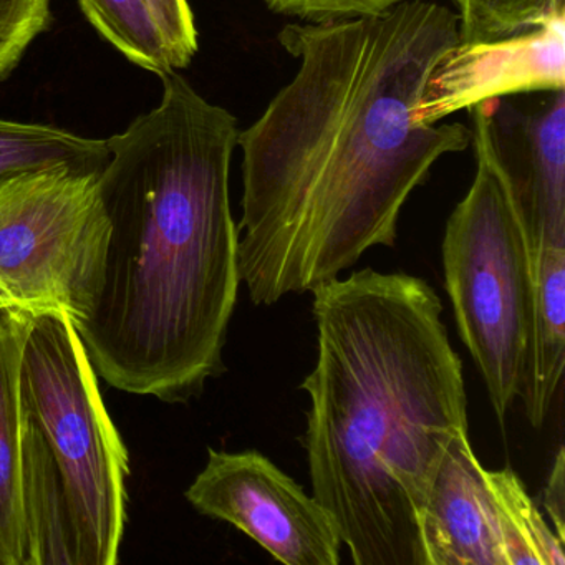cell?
I'll return each mask as SVG.
<instances>
[{"instance_id":"cell-16","label":"cell","mask_w":565,"mask_h":565,"mask_svg":"<svg viewBox=\"0 0 565 565\" xmlns=\"http://www.w3.org/2000/svg\"><path fill=\"white\" fill-rule=\"evenodd\" d=\"M459 42L511 38L565 14V0H455Z\"/></svg>"},{"instance_id":"cell-21","label":"cell","mask_w":565,"mask_h":565,"mask_svg":"<svg viewBox=\"0 0 565 565\" xmlns=\"http://www.w3.org/2000/svg\"><path fill=\"white\" fill-rule=\"evenodd\" d=\"M299 2L300 0H266V4L274 12L292 15V18H297V14H299Z\"/></svg>"},{"instance_id":"cell-18","label":"cell","mask_w":565,"mask_h":565,"mask_svg":"<svg viewBox=\"0 0 565 565\" xmlns=\"http://www.w3.org/2000/svg\"><path fill=\"white\" fill-rule=\"evenodd\" d=\"M173 57L174 71L184 68L198 52V32L188 0H145Z\"/></svg>"},{"instance_id":"cell-13","label":"cell","mask_w":565,"mask_h":565,"mask_svg":"<svg viewBox=\"0 0 565 565\" xmlns=\"http://www.w3.org/2000/svg\"><path fill=\"white\" fill-rule=\"evenodd\" d=\"M108 160L107 140H90L49 125L0 120V184L55 168L102 174Z\"/></svg>"},{"instance_id":"cell-19","label":"cell","mask_w":565,"mask_h":565,"mask_svg":"<svg viewBox=\"0 0 565 565\" xmlns=\"http://www.w3.org/2000/svg\"><path fill=\"white\" fill-rule=\"evenodd\" d=\"M408 0H300L299 14L302 21L316 22L327 19L375 15Z\"/></svg>"},{"instance_id":"cell-3","label":"cell","mask_w":565,"mask_h":565,"mask_svg":"<svg viewBox=\"0 0 565 565\" xmlns=\"http://www.w3.org/2000/svg\"><path fill=\"white\" fill-rule=\"evenodd\" d=\"M319 355L303 448L313 498L355 565H428L422 519L468 431L462 362L422 277L356 270L313 287Z\"/></svg>"},{"instance_id":"cell-12","label":"cell","mask_w":565,"mask_h":565,"mask_svg":"<svg viewBox=\"0 0 565 565\" xmlns=\"http://www.w3.org/2000/svg\"><path fill=\"white\" fill-rule=\"evenodd\" d=\"M565 365V247H545L534 259V296L521 398L525 416L541 428Z\"/></svg>"},{"instance_id":"cell-8","label":"cell","mask_w":565,"mask_h":565,"mask_svg":"<svg viewBox=\"0 0 565 565\" xmlns=\"http://www.w3.org/2000/svg\"><path fill=\"white\" fill-rule=\"evenodd\" d=\"M489 137L532 263L565 247V92L488 102Z\"/></svg>"},{"instance_id":"cell-20","label":"cell","mask_w":565,"mask_h":565,"mask_svg":"<svg viewBox=\"0 0 565 565\" xmlns=\"http://www.w3.org/2000/svg\"><path fill=\"white\" fill-rule=\"evenodd\" d=\"M544 505L552 519L555 535L564 542V512H565V458L564 448H558L548 476L547 486L544 491Z\"/></svg>"},{"instance_id":"cell-1","label":"cell","mask_w":565,"mask_h":565,"mask_svg":"<svg viewBox=\"0 0 565 565\" xmlns=\"http://www.w3.org/2000/svg\"><path fill=\"white\" fill-rule=\"evenodd\" d=\"M279 42L296 77L237 138L239 273L254 306L340 277L393 247L408 198L465 125L415 118L429 75L459 42L456 12L408 0L382 14L294 22Z\"/></svg>"},{"instance_id":"cell-4","label":"cell","mask_w":565,"mask_h":565,"mask_svg":"<svg viewBox=\"0 0 565 565\" xmlns=\"http://www.w3.org/2000/svg\"><path fill=\"white\" fill-rule=\"evenodd\" d=\"M21 405L31 564H118L128 452L67 313H32Z\"/></svg>"},{"instance_id":"cell-2","label":"cell","mask_w":565,"mask_h":565,"mask_svg":"<svg viewBox=\"0 0 565 565\" xmlns=\"http://www.w3.org/2000/svg\"><path fill=\"white\" fill-rule=\"evenodd\" d=\"M160 78L161 104L107 140L104 274L74 327L114 388L186 403L224 372L243 282L230 201L239 130L177 71Z\"/></svg>"},{"instance_id":"cell-15","label":"cell","mask_w":565,"mask_h":565,"mask_svg":"<svg viewBox=\"0 0 565 565\" xmlns=\"http://www.w3.org/2000/svg\"><path fill=\"white\" fill-rule=\"evenodd\" d=\"M94 28L128 61L158 77L174 71L173 57L145 0H81Z\"/></svg>"},{"instance_id":"cell-5","label":"cell","mask_w":565,"mask_h":565,"mask_svg":"<svg viewBox=\"0 0 565 565\" xmlns=\"http://www.w3.org/2000/svg\"><path fill=\"white\" fill-rule=\"evenodd\" d=\"M468 111L476 177L446 223L443 267L459 335L504 422L524 386L534 263L492 150L488 102Z\"/></svg>"},{"instance_id":"cell-17","label":"cell","mask_w":565,"mask_h":565,"mask_svg":"<svg viewBox=\"0 0 565 565\" xmlns=\"http://www.w3.org/2000/svg\"><path fill=\"white\" fill-rule=\"evenodd\" d=\"M51 0H0V81L51 24Z\"/></svg>"},{"instance_id":"cell-11","label":"cell","mask_w":565,"mask_h":565,"mask_svg":"<svg viewBox=\"0 0 565 565\" xmlns=\"http://www.w3.org/2000/svg\"><path fill=\"white\" fill-rule=\"evenodd\" d=\"M32 313L0 306V565H29L22 479V353Z\"/></svg>"},{"instance_id":"cell-14","label":"cell","mask_w":565,"mask_h":565,"mask_svg":"<svg viewBox=\"0 0 565 565\" xmlns=\"http://www.w3.org/2000/svg\"><path fill=\"white\" fill-rule=\"evenodd\" d=\"M484 479L504 565H564V542L548 527L521 478L504 468L484 469Z\"/></svg>"},{"instance_id":"cell-7","label":"cell","mask_w":565,"mask_h":565,"mask_svg":"<svg viewBox=\"0 0 565 565\" xmlns=\"http://www.w3.org/2000/svg\"><path fill=\"white\" fill-rule=\"evenodd\" d=\"M186 499L201 514L249 535L282 564H340L342 539L329 512L259 451L210 449Z\"/></svg>"},{"instance_id":"cell-10","label":"cell","mask_w":565,"mask_h":565,"mask_svg":"<svg viewBox=\"0 0 565 565\" xmlns=\"http://www.w3.org/2000/svg\"><path fill=\"white\" fill-rule=\"evenodd\" d=\"M428 565H504L484 468L459 431L433 479L422 519Z\"/></svg>"},{"instance_id":"cell-9","label":"cell","mask_w":565,"mask_h":565,"mask_svg":"<svg viewBox=\"0 0 565 565\" xmlns=\"http://www.w3.org/2000/svg\"><path fill=\"white\" fill-rule=\"evenodd\" d=\"M565 85V14L489 42H458L429 75L415 118L439 124L482 102Z\"/></svg>"},{"instance_id":"cell-6","label":"cell","mask_w":565,"mask_h":565,"mask_svg":"<svg viewBox=\"0 0 565 565\" xmlns=\"http://www.w3.org/2000/svg\"><path fill=\"white\" fill-rule=\"evenodd\" d=\"M108 236L100 174L55 168L0 184V306L84 322Z\"/></svg>"}]
</instances>
